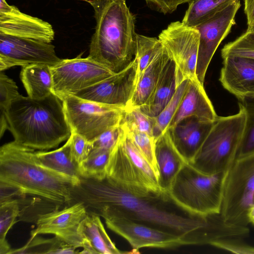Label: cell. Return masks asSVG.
Listing matches in <instances>:
<instances>
[{
  "label": "cell",
  "instance_id": "obj_8",
  "mask_svg": "<svg viewBox=\"0 0 254 254\" xmlns=\"http://www.w3.org/2000/svg\"><path fill=\"white\" fill-rule=\"evenodd\" d=\"M254 204V150L239 154L227 173L221 215L227 222L248 226Z\"/></svg>",
  "mask_w": 254,
  "mask_h": 254
},
{
  "label": "cell",
  "instance_id": "obj_36",
  "mask_svg": "<svg viewBox=\"0 0 254 254\" xmlns=\"http://www.w3.org/2000/svg\"><path fill=\"white\" fill-rule=\"evenodd\" d=\"M127 133L134 145L159 175L156 160L154 139L145 132L137 130H127L123 128Z\"/></svg>",
  "mask_w": 254,
  "mask_h": 254
},
{
  "label": "cell",
  "instance_id": "obj_34",
  "mask_svg": "<svg viewBox=\"0 0 254 254\" xmlns=\"http://www.w3.org/2000/svg\"><path fill=\"white\" fill-rule=\"evenodd\" d=\"M154 122V118L145 114L139 107H127L124 110L120 125L127 130L145 132L153 138Z\"/></svg>",
  "mask_w": 254,
  "mask_h": 254
},
{
  "label": "cell",
  "instance_id": "obj_39",
  "mask_svg": "<svg viewBox=\"0 0 254 254\" xmlns=\"http://www.w3.org/2000/svg\"><path fill=\"white\" fill-rule=\"evenodd\" d=\"M123 131L120 125L105 131L92 142L93 148L112 150L120 139Z\"/></svg>",
  "mask_w": 254,
  "mask_h": 254
},
{
  "label": "cell",
  "instance_id": "obj_22",
  "mask_svg": "<svg viewBox=\"0 0 254 254\" xmlns=\"http://www.w3.org/2000/svg\"><path fill=\"white\" fill-rule=\"evenodd\" d=\"M178 86L176 64L169 56L152 92L144 104L139 107L140 110L155 118L172 99Z\"/></svg>",
  "mask_w": 254,
  "mask_h": 254
},
{
  "label": "cell",
  "instance_id": "obj_35",
  "mask_svg": "<svg viewBox=\"0 0 254 254\" xmlns=\"http://www.w3.org/2000/svg\"><path fill=\"white\" fill-rule=\"evenodd\" d=\"M239 108L245 115V128L239 155L254 150V96L244 97L239 99Z\"/></svg>",
  "mask_w": 254,
  "mask_h": 254
},
{
  "label": "cell",
  "instance_id": "obj_41",
  "mask_svg": "<svg viewBox=\"0 0 254 254\" xmlns=\"http://www.w3.org/2000/svg\"><path fill=\"white\" fill-rule=\"evenodd\" d=\"M151 9L164 14L171 13L183 3L192 0H144Z\"/></svg>",
  "mask_w": 254,
  "mask_h": 254
},
{
  "label": "cell",
  "instance_id": "obj_26",
  "mask_svg": "<svg viewBox=\"0 0 254 254\" xmlns=\"http://www.w3.org/2000/svg\"><path fill=\"white\" fill-rule=\"evenodd\" d=\"M168 57L164 47L138 77L135 91L127 107H140L144 104L152 92Z\"/></svg>",
  "mask_w": 254,
  "mask_h": 254
},
{
  "label": "cell",
  "instance_id": "obj_9",
  "mask_svg": "<svg viewBox=\"0 0 254 254\" xmlns=\"http://www.w3.org/2000/svg\"><path fill=\"white\" fill-rule=\"evenodd\" d=\"M71 132L92 142L105 131L120 125L124 109L68 94L61 98Z\"/></svg>",
  "mask_w": 254,
  "mask_h": 254
},
{
  "label": "cell",
  "instance_id": "obj_38",
  "mask_svg": "<svg viewBox=\"0 0 254 254\" xmlns=\"http://www.w3.org/2000/svg\"><path fill=\"white\" fill-rule=\"evenodd\" d=\"M69 139L72 157L79 165L87 157L93 149L92 142L74 132H71Z\"/></svg>",
  "mask_w": 254,
  "mask_h": 254
},
{
  "label": "cell",
  "instance_id": "obj_31",
  "mask_svg": "<svg viewBox=\"0 0 254 254\" xmlns=\"http://www.w3.org/2000/svg\"><path fill=\"white\" fill-rule=\"evenodd\" d=\"M190 80V79H186L178 86L169 102L161 113L154 118L153 130L154 140L167 130L185 94Z\"/></svg>",
  "mask_w": 254,
  "mask_h": 254
},
{
  "label": "cell",
  "instance_id": "obj_17",
  "mask_svg": "<svg viewBox=\"0 0 254 254\" xmlns=\"http://www.w3.org/2000/svg\"><path fill=\"white\" fill-rule=\"evenodd\" d=\"M0 34L51 43L55 32L51 24L20 11L0 0Z\"/></svg>",
  "mask_w": 254,
  "mask_h": 254
},
{
  "label": "cell",
  "instance_id": "obj_15",
  "mask_svg": "<svg viewBox=\"0 0 254 254\" xmlns=\"http://www.w3.org/2000/svg\"><path fill=\"white\" fill-rule=\"evenodd\" d=\"M87 214L84 205L75 202L42 215L30 232V238L40 234H53L64 242L77 248L83 247L79 226Z\"/></svg>",
  "mask_w": 254,
  "mask_h": 254
},
{
  "label": "cell",
  "instance_id": "obj_33",
  "mask_svg": "<svg viewBox=\"0 0 254 254\" xmlns=\"http://www.w3.org/2000/svg\"><path fill=\"white\" fill-rule=\"evenodd\" d=\"M164 47L158 38L136 33L135 58L138 62V77L163 49Z\"/></svg>",
  "mask_w": 254,
  "mask_h": 254
},
{
  "label": "cell",
  "instance_id": "obj_16",
  "mask_svg": "<svg viewBox=\"0 0 254 254\" xmlns=\"http://www.w3.org/2000/svg\"><path fill=\"white\" fill-rule=\"evenodd\" d=\"M107 227L126 239L131 253L142 248H173L186 245L182 237L125 218L105 220Z\"/></svg>",
  "mask_w": 254,
  "mask_h": 254
},
{
  "label": "cell",
  "instance_id": "obj_24",
  "mask_svg": "<svg viewBox=\"0 0 254 254\" xmlns=\"http://www.w3.org/2000/svg\"><path fill=\"white\" fill-rule=\"evenodd\" d=\"M38 162L46 168L79 182L78 165L71 152L69 137L62 147L52 151H35Z\"/></svg>",
  "mask_w": 254,
  "mask_h": 254
},
{
  "label": "cell",
  "instance_id": "obj_27",
  "mask_svg": "<svg viewBox=\"0 0 254 254\" xmlns=\"http://www.w3.org/2000/svg\"><path fill=\"white\" fill-rule=\"evenodd\" d=\"M235 0H193L189 5L182 22L185 25L195 27Z\"/></svg>",
  "mask_w": 254,
  "mask_h": 254
},
{
  "label": "cell",
  "instance_id": "obj_37",
  "mask_svg": "<svg viewBox=\"0 0 254 254\" xmlns=\"http://www.w3.org/2000/svg\"><path fill=\"white\" fill-rule=\"evenodd\" d=\"M20 94L15 81L5 74L0 73V110L5 112L12 101Z\"/></svg>",
  "mask_w": 254,
  "mask_h": 254
},
{
  "label": "cell",
  "instance_id": "obj_5",
  "mask_svg": "<svg viewBox=\"0 0 254 254\" xmlns=\"http://www.w3.org/2000/svg\"><path fill=\"white\" fill-rule=\"evenodd\" d=\"M227 173L205 174L186 163L173 180L169 195L190 213L201 215L219 214Z\"/></svg>",
  "mask_w": 254,
  "mask_h": 254
},
{
  "label": "cell",
  "instance_id": "obj_18",
  "mask_svg": "<svg viewBox=\"0 0 254 254\" xmlns=\"http://www.w3.org/2000/svg\"><path fill=\"white\" fill-rule=\"evenodd\" d=\"M214 122L189 117L167 129L175 147L187 163L193 160Z\"/></svg>",
  "mask_w": 254,
  "mask_h": 254
},
{
  "label": "cell",
  "instance_id": "obj_10",
  "mask_svg": "<svg viewBox=\"0 0 254 254\" xmlns=\"http://www.w3.org/2000/svg\"><path fill=\"white\" fill-rule=\"evenodd\" d=\"M158 39L176 64L178 85L186 79L197 78L198 30L182 22L175 21L161 32Z\"/></svg>",
  "mask_w": 254,
  "mask_h": 254
},
{
  "label": "cell",
  "instance_id": "obj_42",
  "mask_svg": "<svg viewBox=\"0 0 254 254\" xmlns=\"http://www.w3.org/2000/svg\"><path fill=\"white\" fill-rule=\"evenodd\" d=\"M231 47L254 49V26L248 27L246 31L235 41L227 44Z\"/></svg>",
  "mask_w": 254,
  "mask_h": 254
},
{
  "label": "cell",
  "instance_id": "obj_7",
  "mask_svg": "<svg viewBox=\"0 0 254 254\" xmlns=\"http://www.w3.org/2000/svg\"><path fill=\"white\" fill-rule=\"evenodd\" d=\"M106 175L126 190L138 195L167 193L159 185V175L124 129L111 152Z\"/></svg>",
  "mask_w": 254,
  "mask_h": 254
},
{
  "label": "cell",
  "instance_id": "obj_12",
  "mask_svg": "<svg viewBox=\"0 0 254 254\" xmlns=\"http://www.w3.org/2000/svg\"><path fill=\"white\" fill-rule=\"evenodd\" d=\"M240 6V0H235L195 27L199 33L196 74L203 85L209 63L218 47L235 24V15Z\"/></svg>",
  "mask_w": 254,
  "mask_h": 254
},
{
  "label": "cell",
  "instance_id": "obj_40",
  "mask_svg": "<svg viewBox=\"0 0 254 254\" xmlns=\"http://www.w3.org/2000/svg\"><path fill=\"white\" fill-rule=\"evenodd\" d=\"M241 239L221 240L211 246L236 254H254V247L241 242Z\"/></svg>",
  "mask_w": 254,
  "mask_h": 254
},
{
  "label": "cell",
  "instance_id": "obj_19",
  "mask_svg": "<svg viewBox=\"0 0 254 254\" xmlns=\"http://www.w3.org/2000/svg\"><path fill=\"white\" fill-rule=\"evenodd\" d=\"M219 81L238 99L254 96V59L227 55L222 57Z\"/></svg>",
  "mask_w": 254,
  "mask_h": 254
},
{
  "label": "cell",
  "instance_id": "obj_32",
  "mask_svg": "<svg viewBox=\"0 0 254 254\" xmlns=\"http://www.w3.org/2000/svg\"><path fill=\"white\" fill-rule=\"evenodd\" d=\"M19 212L17 197L0 202V254H9L11 250L6 236L9 229L17 222Z\"/></svg>",
  "mask_w": 254,
  "mask_h": 254
},
{
  "label": "cell",
  "instance_id": "obj_21",
  "mask_svg": "<svg viewBox=\"0 0 254 254\" xmlns=\"http://www.w3.org/2000/svg\"><path fill=\"white\" fill-rule=\"evenodd\" d=\"M154 141L159 185L163 191L168 193L175 178L187 163L175 147L167 130Z\"/></svg>",
  "mask_w": 254,
  "mask_h": 254
},
{
  "label": "cell",
  "instance_id": "obj_14",
  "mask_svg": "<svg viewBox=\"0 0 254 254\" xmlns=\"http://www.w3.org/2000/svg\"><path fill=\"white\" fill-rule=\"evenodd\" d=\"M137 77L138 62L134 58L123 70L74 95L94 102L125 109L129 105L132 97Z\"/></svg>",
  "mask_w": 254,
  "mask_h": 254
},
{
  "label": "cell",
  "instance_id": "obj_43",
  "mask_svg": "<svg viewBox=\"0 0 254 254\" xmlns=\"http://www.w3.org/2000/svg\"><path fill=\"white\" fill-rule=\"evenodd\" d=\"M233 55L254 59V49L246 47H231L226 44L221 50L222 57Z\"/></svg>",
  "mask_w": 254,
  "mask_h": 254
},
{
  "label": "cell",
  "instance_id": "obj_11",
  "mask_svg": "<svg viewBox=\"0 0 254 254\" xmlns=\"http://www.w3.org/2000/svg\"><path fill=\"white\" fill-rule=\"evenodd\" d=\"M82 54L71 59H62L51 66L53 93L60 99L91 86L116 73L88 56Z\"/></svg>",
  "mask_w": 254,
  "mask_h": 254
},
{
  "label": "cell",
  "instance_id": "obj_3",
  "mask_svg": "<svg viewBox=\"0 0 254 254\" xmlns=\"http://www.w3.org/2000/svg\"><path fill=\"white\" fill-rule=\"evenodd\" d=\"M35 150L14 141L0 148V185L14 188L20 197L32 195L66 206L79 182L41 165Z\"/></svg>",
  "mask_w": 254,
  "mask_h": 254
},
{
  "label": "cell",
  "instance_id": "obj_28",
  "mask_svg": "<svg viewBox=\"0 0 254 254\" xmlns=\"http://www.w3.org/2000/svg\"><path fill=\"white\" fill-rule=\"evenodd\" d=\"M77 248L68 244L57 237L45 239L38 237V235L30 238L28 242L22 247L11 249L10 254H76Z\"/></svg>",
  "mask_w": 254,
  "mask_h": 254
},
{
  "label": "cell",
  "instance_id": "obj_20",
  "mask_svg": "<svg viewBox=\"0 0 254 254\" xmlns=\"http://www.w3.org/2000/svg\"><path fill=\"white\" fill-rule=\"evenodd\" d=\"M189 117H195L206 122H214L218 117L203 85L197 78L190 79L185 94L168 128Z\"/></svg>",
  "mask_w": 254,
  "mask_h": 254
},
{
  "label": "cell",
  "instance_id": "obj_4",
  "mask_svg": "<svg viewBox=\"0 0 254 254\" xmlns=\"http://www.w3.org/2000/svg\"><path fill=\"white\" fill-rule=\"evenodd\" d=\"M94 10L95 30L88 57L114 73L126 68L136 50L135 17L126 0H84Z\"/></svg>",
  "mask_w": 254,
  "mask_h": 254
},
{
  "label": "cell",
  "instance_id": "obj_45",
  "mask_svg": "<svg viewBox=\"0 0 254 254\" xmlns=\"http://www.w3.org/2000/svg\"><path fill=\"white\" fill-rule=\"evenodd\" d=\"M247 218L249 223L254 225V204L248 209L247 212Z\"/></svg>",
  "mask_w": 254,
  "mask_h": 254
},
{
  "label": "cell",
  "instance_id": "obj_44",
  "mask_svg": "<svg viewBox=\"0 0 254 254\" xmlns=\"http://www.w3.org/2000/svg\"><path fill=\"white\" fill-rule=\"evenodd\" d=\"M248 27L254 26V0H244Z\"/></svg>",
  "mask_w": 254,
  "mask_h": 254
},
{
  "label": "cell",
  "instance_id": "obj_6",
  "mask_svg": "<svg viewBox=\"0 0 254 254\" xmlns=\"http://www.w3.org/2000/svg\"><path fill=\"white\" fill-rule=\"evenodd\" d=\"M245 125V113L240 108L236 114L218 116L190 164L207 174L228 172L239 155Z\"/></svg>",
  "mask_w": 254,
  "mask_h": 254
},
{
  "label": "cell",
  "instance_id": "obj_30",
  "mask_svg": "<svg viewBox=\"0 0 254 254\" xmlns=\"http://www.w3.org/2000/svg\"><path fill=\"white\" fill-rule=\"evenodd\" d=\"M111 151L93 148L87 157L78 165L81 177L101 180L106 177V167Z\"/></svg>",
  "mask_w": 254,
  "mask_h": 254
},
{
  "label": "cell",
  "instance_id": "obj_13",
  "mask_svg": "<svg viewBox=\"0 0 254 254\" xmlns=\"http://www.w3.org/2000/svg\"><path fill=\"white\" fill-rule=\"evenodd\" d=\"M62 59L51 43L0 34V70L34 64L53 66Z\"/></svg>",
  "mask_w": 254,
  "mask_h": 254
},
{
  "label": "cell",
  "instance_id": "obj_1",
  "mask_svg": "<svg viewBox=\"0 0 254 254\" xmlns=\"http://www.w3.org/2000/svg\"><path fill=\"white\" fill-rule=\"evenodd\" d=\"M72 204L81 202L87 213L105 220L125 218L184 238L207 227L211 214L197 215L180 207L168 193L140 196L126 190L107 176L101 180L80 177L71 189Z\"/></svg>",
  "mask_w": 254,
  "mask_h": 254
},
{
  "label": "cell",
  "instance_id": "obj_29",
  "mask_svg": "<svg viewBox=\"0 0 254 254\" xmlns=\"http://www.w3.org/2000/svg\"><path fill=\"white\" fill-rule=\"evenodd\" d=\"M17 198L20 209L17 221L36 222L42 215L65 207L36 196L25 195Z\"/></svg>",
  "mask_w": 254,
  "mask_h": 254
},
{
  "label": "cell",
  "instance_id": "obj_2",
  "mask_svg": "<svg viewBox=\"0 0 254 254\" xmlns=\"http://www.w3.org/2000/svg\"><path fill=\"white\" fill-rule=\"evenodd\" d=\"M2 112L14 141L35 150L57 148L71 133L63 101L53 93L41 99L20 95Z\"/></svg>",
  "mask_w": 254,
  "mask_h": 254
},
{
  "label": "cell",
  "instance_id": "obj_25",
  "mask_svg": "<svg viewBox=\"0 0 254 254\" xmlns=\"http://www.w3.org/2000/svg\"><path fill=\"white\" fill-rule=\"evenodd\" d=\"M20 79L30 98L41 99L53 93V75L48 65L34 64L22 66Z\"/></svg>",
  "mask_w": 254,
  "mask_h": 254
},
{
  "label": "cell",
  "instance_id": "obj_23",
  "mask_svg": "<svg viewBox=\"0 0 254 254\" xmlns=\"http://www.w3.org/2000/svg\"><path fill=\"white\" fill-rule=\"evenodd\" d=\"M98 215L87 213L81 222L78 232L83 240L87 241L95 254H120L118 249L106 232Z\"/></svg>",
  "mask_w": 254,
  "mask_h": 254
}]
</instances>
